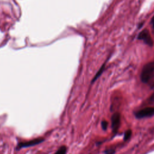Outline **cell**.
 Masks as SVG:
<instances>
[{
    "instance_id": "cell-6",
    "label": "cell",
    "mask_w": 154,
    "mask_h": 154,
    "mask_svg": "<svg viewBox=\"0 0 154 154\" xmlns=\"http://www.w3.org/2000/svg\"><path fill=\"white\" fill-rule=\"evenodd\" d=\"M105 66H106V63H104V65L101 66V68H100V69L98 71V72L96 73V75L95 76V77H94V78H93L92 81V83H93V82H95V81H96V80L99 78V77L101 75V74L102 73V72H104V69H105Z\"/></svg>"
},
{
    "instance_id": "cell-10",
    "label": "cell",
    "mask_w": 154,
    "mask_h": 154,
    "mask_svg": "<svg viewBox=\"0 0 154 154\" xmlns=\"http://www.w3.org/2000/svg\"><path fill=\"white\" fill-rule=\"evenodd\" d=\"M116 152V150L113 149H108L104 151L105 154H114Z\"/></svg>"
},
{
    "instance_id": "cell-7",
    "label": "cell",
    "mask_w": 154,
    "mask_h": 154,
    "mask_svg": "<svg viewBox=\"0 0 154 154\" xmlns=\"http://www.w3.org/2000/svg\"><path fill=\"white\" fill-rule=\"evenodd\" d=\"M66 152H67V148H66V146H62L54 154H66Z\"/></svg>"
},
{
    "instance_id": "cell-11",
    "label": "cell",
    "mask_w": 154,
    "mask_h": 154,
    "mask_svg": "<svg viewBox=\"0 0 154 154\" xmlns=\"http://www.w3.org/2000/svg\"><path fill=\"white\" fill-rule=\"evenodd\" d=\"M149 103L152 105H154V92L149 98Z\"/></svg>"
},
{
    "instance_id": "cell-2",
    "label": "cell",
    "mask_w": 154,
    "mask_h": 154,
    "mask_svg": "<svg viewBox=\"0 0 154 154\" xmlns=\"http://www.w3.org/2000/svg\"><path fill=\"white\" fill-rule=\"evenodd\" d=\"M134 116L137 119H138L153 117L154 116V108L146 107L143 109L140 110L134 113Z\"/></svg>"
},
{
    "instance_id": "cell-5",
    "label": "cell",
    "mask_w": 154,
    "mask_h": 154,
    "mask_svg": "<svg viewBox=\"0 0 154 154\" xmlns=\"http://www.w3.org/2000/svg\"><path fill=\"white\" fill-rule=\"evenodd\" d=\"M121 116L120 114L119 113H114L111 118V128L114 134H116L119 130V128L120 125V120H121Z\"/></svg>"
},
{
    "instance_id": "cell-1",
    "label": "cell",
    "mask_w": 154,
    "mask_h": 154,
    "mask_svg": "<svg viewBox=\"0 0 154 154\" xmlns=\"http://www.w3.org/2000/svg\"><path fill=\"white\" fill-rule=\"evenodd\" d=\"M140 80L145 84H151L154 80V61L149 62L143 66L140 74Z\"/></svg>"
},
{
    "instance_id": "cell-8",
    "label": "cell",
    "mask_w": 154,
    "mask_h": 154,
    "mask_svg": "<svg viewBox=\"0 0 154 154\" xmlns=\"http://www.w3.org/2000/svg\"><path fill=\"white\" fill-rule=\"evenodd\" d=\"M131 135H132V131L131 130H128L125 133L124 137H123V140L124 141L128 140L131 138Z\"/></svg>"
},
{
    "instance_id": "cell-9",
    "label": "cell",
    "mask_w": 154,
    "mask_h": 154,
    "mask_svg": "<svg viewBox=\"0 0 154 154\" xmlns=\"http://www.w3.org/2000/svg\"><path fill=\"white\" fill-rule=\"evenodd\" d=\"M108 125V123L106 120H102L101 122V126H102V128L103 130L106 131L107 130Z\"/></svg>"
},
{
    "instance_id": "cell-4",
    "label": "cell",
    "mask_w": 154,
    "mask_h": 154,
    "mask_svg": "<svg viewBox=\"0 0 154 154\" xmlns=\"http://www.w3.org/2000/svg\"><path fill=\"white\" fill-rule=\"evenodd\" d=\"M45 139L42 138H36L30 141H29V142H21L18 143L17 145L16 149L17 150H20L22 148H29V147H32L36 145H37L38 144H40L44 142Z\"/></svg>"
},
{
    "instance_id": "cell-12",
    "label": "cell",
    "mask_w": 154,
    "mask_h": 154,
    "mask_svg": "<svg viewBox=\"0 0 154 154\" xmlns=\"http://www.w3.org/2000/svg\"><path fill=\"white\" fill-rule=\"evenodd\" d=\"M150 24H151V26H152V28L153 30H154V16H153L152 17V18L151 19Z\"/></svg>"
},
{
    "instance_id": "cell-3",
    "label": "cell",
    "mask_w": 154,
    "mask_h": 154,
    "mask_svg": "<svg viewBox=\"0 0 154 154\" xmlns=\"http://www.w3.org/2000/svg\"><path fill=\"white\" fill-rule=\"evenodd\" d=\"M137 39L143 41L145 43L149 46H152L153 45L152 37L147 29H145L139 33L137 37Z\"/></svg>"
}]
</instances>
